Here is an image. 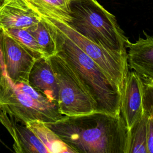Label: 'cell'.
I'll list each match as a JSON object with an SVG mask.
<instances>
[{"label":"cell","instance_id":"obj_1","mask_svg":"<svg viewBox=\"0 0 153 153\" xmlns=\"http://www.w3.org/2000/svg\"><path fill=\"white\" fill-rule=\"evenodd\" d=\"M45 124L75 153H127L129 130L121 114L97 111Z\"/></svg>","mask_w":153,"mask_h":153},{"label":"cell","instance_id":"obj_2","mask_svg":"<svg viewBox=\"0 0 153 153\" xmlns=\"http://www.w3.org/2000/svg\"><path fill=\"white\" fill-rule=\"evenodd\" d=\"M54 41L56 54L77 73L97 103V111L112 115L121 114V94L105 72L66 35L44 16Z\"/></svg>","mask_w":153,"mask_h":153},{"label":"cell","instance_id":"obj_3","mask_svg":"<svg viewBox=\"0 0 153 153\" xmlns=\"http://www.w3.org/2000/svg\"><path fill=\"white\" fill-rule=\"evenodd\" d=\"M0 108L25 123L33 120L52 123L63 116L57 102L49 100L29 84L11 80L6 72L1 50Z\"/></svg>","mask_w":153,"mask_h":153},{"label":"cell","instance_id":"obj_4","mask_svg":"<svg viewBox=\"0 0 153 153\" xmlns=\"http://www.w3.org/2000/svg\"><path fill=\"white\" fill-rule=\"evenodd\" d=\"M71 20L67 23L77 32L111 50L127 54L128 38L115 17L96 0H70Z\"/></svg>","mask_w":153,"mask_h":153},{"label":"cell","instance_id":"obj_5","mask_svg":"<svg viewBox=\"0 0 153 153\" xmlns=\"http://www.w3.org/2000/svg\"><path fill=\"white\" fill-rule=\"evenodd\" d=\"M48 59L57 83L60 113L75 116L97 111V102L74 69L57 54Z\"/></svg>","mask_w":153,"mask_h":153},{"label":"cell","instance_id":"obj_6","mask_svg":"<svg viewBox=\"0 0 153 153\" xmlns=\"http://www.w3.org/2000/svg\"><path fill=\"white\" fill-rule=\"evenodd\" d=\"M39 15L46 17L92 59L105 72L122 95L129 72L127 54L111 50L90 40L77 32L66 22L44 15Z\"/></svg>","mask_w":153,"mask_h":153},{"label":"cell","instance_id":"obj_7","mask_svg":"<svg viewBox=\"0 0 153 153\" xmlns=\"http://www.w3.org/2000/svg\"><path fill=\"white\" fill-rule=\"evenodd\" d=\"M0 50L11 80L29 84V74L36 60L32 55L2 29H0Z\"/></svg>","mask_w":153,"mask_h":153},{"label":"cell","instance_id":"obj_8","mask_svg":"<svg viewBox=\"0 0 153 153\" xmlns=\"http://www.w3.org/2000/svg\"><path fill=\"white\" fill-rule=\"evenodd\" d=\"M144 85L142 79L134 71L128 72L123 88L121 115L130 130L145 112L143 104Z\"/></svg>","mask_w":153,"mask_h":153},{"label":"cell","instance_id":"obj_9","mask_svg":"<svg viewBox=\"0 0 153 153\" xmlns=\"http://www.w3.org/2000/svg\"><path fill=\"white\" fill-rule=\"evenodd\" d=\"M0 123L14 140L13 149L17 153H48L45 146L27 124L7 114L0 108Z\"/></svg>","mask_w":153,"mask_h":153},{"label":"cell","instance_id":"obj_10","mask_svg":"<svg viewBox=\"0 0 153 153\" xmlns=\"http://www.w3.org/2000/svg\"><path fill=\"white\" fill-rule=\"evenodd\" d=\"M41 20L26 0H1L0 29H28Z\"/></svg>","mask_w":153,"mask_h":153},{"label":"cell","instance_id":"obj_11","mask_svg":"<svg viewBox=\"0 0 153 153\" xmlns=\"http://www.w3.org/2000/svg\"><path fill=\"white\" fill-rule=\"evenodd\" d=\"M143 38L126 43L128 68L145 81L153 82V35L143 31Z\"/></svg>","mask_w":153,"mask_h":153},{"label":"cell","instance_id":"obj_12","mask_svg":"<svg viewBox=\"0 0 153 153\" xmlns=\"http://www.w3.org/2000/svg\"><path fill=\"white\" fill-rule=\"evenodd\" d=\"M29 84L49 100L57 102L58 87L48 58L35 60L29 74Z\"/></svg>","mask_w":153,"mask_h":153},{"label":"cell","instance_id":"obj_13","mask_svg":"<svg viewBox=\"0 0 153 153\" xmlns=\"http://www.w3.org/2000/svg\"><path fill=\"white\" fill-rule=\"evenodd\" d=\"M47 148L48 153H75L45 123L33 120L26 123Z\"/></svg>","mask_w":153,"mask_h":153},{"label":"cell","instance_id":"obj_14","mask_svg":"<svg viewBox=\"0 0 153 153\" xmlns=\"http://www.w3.org/2000/svg\"><path fill=\"white\" fill-rule=\"evenodd\" d=\"M38 14L58 19L66 23L71 20L70 0H26Z\"/></svg>","mask_w":153,"mask_h":153},{"label":"cell","instance_id":"obj_15","mask_svg":"<svg viewBox=\"0 0 153 153\" xmlns=\"http://www.w3.org/2000/svg\"><path fill=\"white\" fill-rule=\"evenodd\" d=\"M148 112H145L141 118L129 130L127 153H147V121Z\"/></svg>","mask_w":153,"mask_h":153},{"label":"cell","instance_id":"obj_16","mask_svg":"<svg viewBox=\"0 0 153 153\" xmlns=\"http://www.w3.org/2000/svg\"><path fill=\"white\" fill-rule=\"evenodd\" d=\"M28 30L40 46L45 58L56 54V47L53 38L47 24L41 18L38 23L29 27Z\"/></svg>","mask_w":153,"mask_h":153},{"label":"cell","instance_id":"obj_17","mask_svg":"<svg viewBox=\"0 0 153 153\" xmlns=\"http://www.w3.org/2000/svg\"><path fill=\"white\" fill-rule=\"evenodd\" d=\"M4 30L27 50L36 60L45 57L40 46L28 29H8Z\"/></svg>","mask_w":153,"mask_h":153},{"label":"cell","instance_id":"obj_18","mask_svg":"<svg viewBox=\"0 0 153 153\" xmlns=\"http://www.w3.org/2000/svg\"><path fill=\"white\" fill-rule=\"evenodd\" d=\"M143 82L144 85V108L149 114H153V82L145 80H143Z\"/></svg>","mask_w":153,"mask_h":153},{"label":"cell","instance_id":"obj_19","mask_svg":"<svg viewBox=\"0 0 153 153\" xmlns=\"http://www.w3.org/2000/svg\"><path fill=\"white\" fill-rule=\"evenodd\" d=\"M147 153H153V114L149 113L147 121Z\"/></svg>","mask_w":153,"mask_h":153},{"label":"cell","instance_id":"obj_20","mask_svg":"<svg viewBox=\"0 0 153 153\" xmlns=\"http://www.w3.org/2000/svg\"><path fill=\"white\" fill-rule=\"evenodd\" d=\"M0 1H1V0H0Z\"/></svg>","mask_w":153,"mask_h":153}]
</instances>
